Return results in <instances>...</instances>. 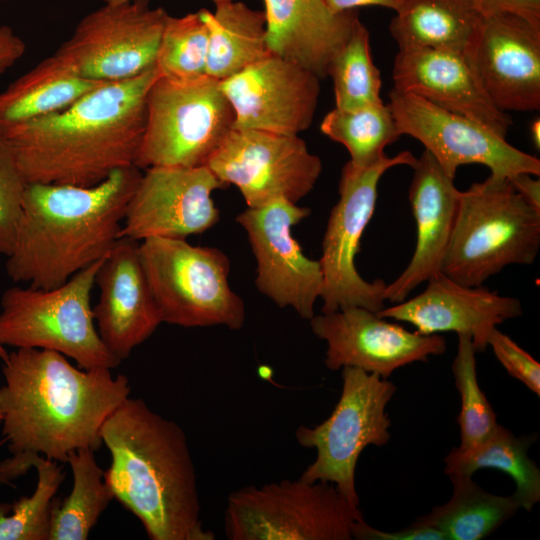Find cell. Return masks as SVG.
<instances>
[{"mask_svg": "<svg viewBox=\"0 0 540 540\" xmlns=\"http://www.w3.org/2000/svg\"><path fill=\"white\" fill-rule=\"evenodd\" d=\"M535 436H515L510 430L497 425L480 443L453 448L445 457L447 476H469L482 468H493L508 474L516 483V497L520 508L531 511L540 501V470L528 456Z\"/></svg>", "mask_w": 540, "mask_h": 540, "instance_id": "obj_28", "label": "cell"}, {"mask_svg": "<svg viewBox=\"0 0 540 540\" xmlns=\"http://www.w3.org/2000/svg\"><path fill=\"white\" fill-rule=\"evenodd\" d=\"M540 249V210L509 178L489 175L461 191L440 272L466 286H481L508 265L532 264Z\"/></svg>", "mask_w": 540, "mask_h": 540, "instance_id": "obj_5", "label": "cell"}, {"mask_svg": "<svg viewBox=\"0 0 540 540\" xmlns=\"http://www.w3.org/2000/svg\"><path fill=\"white\" fill-rule=\"evenodd\" d=\"M139 241L120 237L103 259L92 308L98 334L120 361L127 359L162 323L139 254Z\"/></svg>", "mask_w": 540, "mask_h": 540, "instance_id": "obj_20", "label": "cell"}, {"mask_svg": "<svg viewBox=\"0 0 540 540\" xmlns=\"http://www.w3.org/2000/svg\"><path fill=\"white\" fill-rule=\"evenodd\" d=\"M487 346L492 348L494 355L510 376L522 382L537 396L540 395L539 362L497 327L491 330Z\"/></svg>", "mask_w": 540, "mask_h": 540, "instance_id": "obj_37", "label": "cell"}, {"mask_svg": "<svg viewBox=\"0 0 540 540\" xmlns=\"http://www.w3.org/2000/svg\"><path fill=\"white\" fill-rule=\"evenodd\" d=\"M403 0H324L329 9L335 13L355 10L363 6H379L396 11Z\"/></svg>", "mask_w": 540, "mask_h": 540, "instance_id": "obj_43", "label": "cell"}, {"mask_svg": "<svg viewBox=\"0 0 540 540\" xmlns=\"http://www.w3.org/2000/svg\"><path fill=\"white\" fill-rule=\"evenodd\" d=\"M155 67L103 83L68 108L3 133L26 182L92 186L134 165Z\"/></svg>", "mask_w": 540, "mask_h": 540, "instance_id": "obj_2", "label": "cell"}, {"mask_svg": "<svg viewBox=\"0 0 540 540\" xmlns=\"http://www.w3.org/2000/svg\"><path fill=\"white\" fill-rule=\"evenodd\" d=\"M482 17L499 13L521 16L540 27V0H471Z\"/></svg>", "mask_w": 540, "mask_h": 540, "instance_id": "obj_39", "label": "cell"}, {"mask_svg": "<svg viewBox=\"0 0 540 540\" xmlns=\"http://www.w3.org/2000/svg\"><path fill=\"white\" fill-rule=\"evenodd\" d=\"M310 209L285 199L248 208L236 220L244 228L257 261L255 284L277 306L291 307L310 320L323 288L319 260L308 258L291 229Z\"/></svg>", "mask_w": 540, "mask_h": 540, "instance_id": "obj_15", "label": "cell"}, {"mask_svg": "<svg viewBox=\"0 0 540 540\" xmlns=\"http://www.w3.org/2000/svg\"><path fill=\"white\" fill-rule=\"evenodd\" d=\"M388 106L401 135L421 142L452 178L460 166L468 164L483 165L489 168L490 175L501 178L540 174L538 158L471 118L395 89L389 92Z\"/></svg>", "mask_w": 540, "mask_h": 540, "instance_id": "obj_14", "label": "cell"}, {"mask_svg": "<svg viewBox=\"0 0 540 540\" xmlns=\"http://www.w3.org/2000/svg\"><path fill=\"white\" fill-rule=\"evenodd\" d=\"M309 321L316 337L326 342L324 363L332 371L354 367L387 379L396 369L425 362L447 347L438 334L408 331L364 307L321 313Z\"/></svg>", "mask_w": 540, "mask_h": 540, "instance_id": "obj_17", "label": "cell"}, {"mask_svg": "<svg viewBox=\"0 0 540 540\" xmlns=\"http://www.w3.org/2000/svg\"><path fill=\"white\" fill-rule=\"evenodd\" d=\"M103 83L83 78L54 52L0 93V133L62 111Z\"/></svg>", "mask_w": 540, "mask_h": 540, "instance_id": "obj_25", "label": "cell"}, {"mask_svg": "<svg viewBox=\"0 0 540 540\" xmlns=\"http://www.w3.org/2000/svg\"><path fill=\"white\" fill-rule=\"evenodd\" d=\"M416 160L406 150L392 157L386 155L366 168L355 167L349 161L344 165L339 200L330 213L319 259L323 273L321 313L354 306L377 313L385 307L387 284L382 279L365 280L357 271L355 256L376 207L381 177L395 166L413 167Z\"/></svg>", "mask_w": 540, "mask_h": 540, "instance_id": "obj_11", "label": "cell"}, {"mask_svg": "<svg viewBox=\"0 0 540 540\" xmlns=\"http://www.w3.org/2000/svg\"><path fill=\"white\" fill-rule=\"evenodd\" d=\"M38 480L31 496L0 504V540H49L55 495L65 478L63 463L34 455Z\"/></svg>", "mask_w": 540, "mask_h": 540, "instance_id": "obj_32", "label": "cell"}, {"mask_svg": "<svg viewBox=\"0 0 540 540\" xmlns=\"http://www.w3.org/2000/svg\"><path fill=\"white\" fill-rule=\"evenodd\" d=\"M5 443V438L0 440V447ZM33 458L30 454H15L0 462V484L15 487L13 481L33 468Z\"/></svg>", "mask_w": 540, "mask_h": 540, "instance_id": "obj_41", "label": "cell"}, {"mask_svg": "<svg viewBox=\"0 0 540 540\" xmlns=\"http://www.w3.org/2000/svg\"><path fill=\"white\" fill-rule=\"evenodd\" d=\"M206 166L241 192L248 208L285 199L297 203L317 183L321 159L298 135L232 129Z\"/></svg>", "mask_w": 540, "mask_h": 540, "instance_id": "obj_13", "label": "cell"}, {"mask_svg": "<svg viewBox=\"0 0 540 540\" xmlns=\"http://www.w3.org/2000/svg\"><path fill=\"white\" fill-rule=\"evenodd\" d=\"M267 42L277 56L328 76L332 60L360 21L355 10L335 13L324 0H264Z\"/></svg>", "mask_w": 540, "mask_h": 540, "instance_id": "obj_24", "label": "cell"}, {"mask_svg": "<svg viewBox=\"0 0 540 540\" xmlns=\"http://www.w3.org/2000/svg\"><path fill=\"white\" fill-rule=\"evenodd\" d=\"M139 254L162 323L242 328L245 305L230 287V261L221 250L151 237L139 243Z\"/></svg>", "mask_w": 540, "mask_h": 540, "instance_id": "obj_7", "label": "cell"}, {"mask_svg": "<svg viewBox=\"0 0 540 540\" xmlns=\"http://www.w3.org/2000/svg\"><path fill=\"white\" fill-rule=\"evenodd\" d=\"M531 136L534 142V145L539 149L540 147V121L535 119L531 125Z\"/></svg>", "mask_w": 540, "mask_h": 540, "instance_id": "obj_44", "label": "cell"}, {"mask_svg": "<svg viewBox=\"0 0 540 540\" xmlns=\"http://www.w3.org/2000/svg\"><path fill=\"white\" fill-rule=\"evenodd\" d=\"M234 116L233 129L298 135L308 129L320 95V78L271 54L220 81Z\"/></svg>", "mask_w": 540, "mask_h": 540, "instance_id": "obj_18", "label": "cell"}, {"mask_svg": "<svg viewBox=\"0 0 540 540\" xmlns=\"http://www.w3.org/2000/svg\"><path fill=\"white\" fill-rule=\"evenodd\" d=\"M199 14L209 31L207 76L223 81L272 54L264 11L234 0Z\"/></svg>", "mask_w": 540, "mask_h": 540, "instance_id": "obj_27", "label": "cell"}, {"mask_svg": "<svg viewBox=\"0 0 540 540\" xmlns=\"http://www.w3.org/2000/svg\"><path fill=\"white\" fill-rule=\"evenodd\" d=\"M104 4H118V3H123V2H127V1H132V0H101ZM215 5L217 4H220V3H224V2H230V1H234V0H212Z\"/></svg>", "mask_w": 540, "mask_h": 540, "instance_id": "obj_45", "label": "cell"}, {"mask_svg": "<svg viewBox=\"0 0 540 540\" xmlns=\"http://www.w3.org/2000/svg\"><path fill=\"white\" fill-rule=\"evenodd\" d=\"M103 259L52 289H7L0 301V343L53 350L84 369L119 366L122 361L106 348L98 334L91 307V292Z\"/></svg>", "mask_w": 540, "mask_h": 540, "instance_id": "obj_6", "label": "cell"}, {"mask_svg": "<svg viewBox=\"0 0 540 540\" xmlns=\"http://www.w3.org/2000/svg\"><path fill=\"white\" fill-rule=\"evenodd\" d=\"M393 89L412 93L448 111L471 118L506 138L513 121L481 87L470 55L424 47L399 48L392 69Z\"/></svg>", "mask_w": 540, "mask_h": 540, "instance_id": "obj_22", "label": "cell"}, {"mask_svg": "<svg viewBox=\"0 0 540 540\" xmlns=\"http://www.w3.org/2000/svg\"><path fill=\"white\" fill-rule=\"evenodd\" d=\"M476 353L470 336L458 334L457 353L452 364V372L455 387L461 397V410L457 417L461 433V448L480 443L498 425L496 414L477 381Z\"/></svg>", "mask_w": 540, "mask_h": 540, "instance_id": "obj_35", "label": "cell"}, {"mask_svg": "<svg viewBox=\"0 0 540 540\" xmlns=\"http://www.w3.org/2000/svg\"><path fill=\"white\" fill-rule=\"evenodd\" d=\"M320 128L345 146L349 162L358 168L378 162L386 156L384 149L401 136L390 107L383 102L352 109L335 107L325 115Z\"/></svg>", "mask_w": 540, "mask_h": 540, "instance_id": "obj_31", "label": "cell"}, {"mask_svg": "<svg viewBox=\"0 0 540 540\" xmlns=\"http://www.w3.org/2000/svg\"><path fill=\"white\" fill-rule=\"evenodd\" d=\"M26 51L25 42L6 25L0 26V74L11 68Z\"/></svg>", "mask_w": 540, "mask_h": 540, "instance_id": "obj_40", "label": "cell"}, {"mask_svg": "<svg viewBox=\"0 0 540 540\" xmlns=\"http://www.w3.org/2000/svg\"><path fill=\"white\" fill-rule=\"evenodd\" d=\"M453 485L450 500L434 506L415 521L440 531L445 540H481L514 516L520 505L514 496L487 492L469 476H448Z\"/></svg>", "mask_w": 540, "mask_h": 540, "instance_id": "obj_29", "label": "cell"}, {"mask_svg": "<svg viewBox=\"0 0 540 540\" xmlns=\"http://www.w3.org/2000/svg\"><path fill=\"white\" fill-rule=\"evenodd\" d=\"M352 538L357 540H445L437 529L414 521L399 531L387 532L368 525L363 518L352 526Z\"/></svg>", "mask_w": 540, "mask_h": 540, "instance_id": "obj_38", "label": "cell"}, {"mask_svg": "<svg viewBox=\"0 0 540 540\" xmlns=\"http://www.w3.org/2000/svg\"><path fill=\"white\" fill-rule=\"evenodd\" d=\"M413 168L409 201L416 224V244L404 271L384 290L393 304L407 299L420 284L438 274L453 232L461 191L454 178L424 149Z\"/></svg>", "mask_w": 540, "mask_h": 540, "instance_id": "obj_23", "label": "cell"}, {"mask_svg": "<svg viewBox=\"0 0 540 540\" xmlns=\"http://www.w3.org/2000/svg\"><path fill=\"white\" fill-rule=\"evenodd\" d=\"M119 168L92 186L26 184L6 274L14 283L52 289L103 259L120 238L142 172Z\"/></svg>", "mask_w": 540, "mask_h": 540, "instance_id": "obj_3", "label": "cell"}, {"mask_svg": "<svg viewBox=\"0 0 540 540\" xmlns=\"http://www.w3.org/2000/svg\"><path fill=\"white\" fill-rule=\"evenodd\" d=\"M168 15L148 0L104 4L82 18L55 53L89 80L134 78L155 67Z\"/></svg>", "mask_w": 540, "mask_h": 540, "instance_id": "obj_12", "label": "cell"}, {"mask_svg": "<svg viewBox=\"0 0 540 540\" xmlns=\"http://www.w3.org/2000/svg\"><path fill=\"white\" fill-rule=\"evenodd\" d=\"M395 12L389 30L399 48L470 55L482 21L471 0H403Z\"/></svg>", "mask_w": 540, "mask_h": 540, "instance_id": "obj_26", "label": "cell"}, {"mask_svg": "<svg viewBox=\"0 0 540 540\" xmlns=\"http://www.w3.org/2000/svg\"><path fill=\"white\" fill-rule=\"evenodd\" d=\"M94 452L80 448L68 455L73 487L63 501L58 499L55 504L49 540H86L114 499Z\"/></svg>", "mask_w": 540, "mask_h": 540, "instance_id": "obj_30", "label": "cell"}, {"mask_svg": "<svg viewBox=\"0 0 540 540\" xmlns=\"http://www.w3.org/2000/svg\"><path fill=\"white\" fill-rule=\"evenodd\" d=\"M209 31L199 11L168 15L161 35L155 68L161 77L192 79L206 75Z\"/></svg>", "mask_w": 540, "mask_h": 540, "instance_id": "obj_34", "label": "cell"}, {"mask_svg": "<svg viewBox=\"0 0 540 540\" xmlns=\"http://www.w3.org/2000/svg\"><path fill=\"white\" fill-rule=\"evenodd\" d=\"M470 58L481 87L499 110H539L540 27L511 13L484 16Z\"/></svg>", "mask_w": 540, "mask_h": 540, "instance_id": "obj_19", "label": "cell"}, {"mask_svg": "<svg viewBox=\"0 0 540 540\" xmlns=\"http://www.w3.org/2000/svg\"><path fill=\"white\" fill-rule=\"evenodd\" d=\"M335 107L358 108L383 102L380 97L381 75L370 50L369 31L359 21L329 67Z\"/></svg>", "mask_w": 540, "mask_h": 540, "instance_id": "obj_33", "label": "cell"}, {"mask_svg": "<svg viewBox=\"0 0 540 540\" xmlns=\"http://www.w3.org/2000/svg\"><path fill=\"white\" fill-rule=\"evenodd\" d=\"M110 370L75 367L53 350L9 353L0 414L12 455L38 454L64 464L80 448L99 450L103 423L130 394L128 378Z\"/></svg>", "mask_w": 540, "mask_h": 540, "instance_id": "obj_1", "label": "cell"}, {"mask_svg": "<svg viewBox=\"0 0 540 540\" xmlns=\"http://www.w3.org/2000/svg\"><path fill=\"white\" fill-rule=\"evenodd\" d=\"M7 351L5 350L4 346L0 343V358L5 361L8 358ZM0 425H1V414H0Z\"/></svg>", "mask_w": 540, "mask_h": 540, "instance_id": "obj_46", "label": "cell"}, {"mask_svg": "<svg viewBox=\"0 0 540 540\" xmlns=\"http://www.w3.org/2000/svg\"><path fill=\"white\" fill-rule=\"evenodd\" d=\"M510 181L516 190L536 209L540 210V181L534 175L522 173Z\"/></svg>", "mask_w": 540, "mask_h": 540, "instance_id": "obj_42", "label": "cell"}, {"mask_svg": "<svg viewBox=\"0 0 540 540\" xmlns=\"http://www.w3.org/2000/svg\"><path fill=\"white\" fill-rule=\"evenodd\" d=\"M111 454L104 478L151 540H214L203 527L187 437L143 399L127 397L100 430Z\"/></svg>", "mask_w": 540, "mask_h": 540, "instance_id": "obj_4", "label": "cell"}, {"mask_svg": "<svg viewBox=\"0 0 540 540\" xmlns=\"http://www.w3.org/2000/svg\"><path fill=\"white\" fill-rule=\"evenodd\" d=\"M220 81L158 77L146 97V122L134 160L139 169L206 166L234 128Z\"/></svg>", "mask_w": 540, "mask_h": 540, "instance_id": "obj_8", "label": "cell"}, {"mask_svg": "<svg viewBox=\"0 0 540 540\" xmlns=\"http://www.w3.org/2000/svg\"><path fill=\"white\" fill-rule=\"evenodd\" d=\"M418 295L377 314L407 322L424 335L453 331L470 336L476 352H484L491 330L522 315L521 301L481 286L462 285L443 273L431 277Z\"/></svg>", "mask_w": 540, "mask_h": 540, "instance_id": "obj_21", "label": "cell"}, {"mask_svg": "<svg viewBox=\"0 0 540 540\" xmlns=\"http://www.w3.org/2000/svg\"><path fill=\"white\" fill-rule=\"evenodd\" d=\"M361 518L332 483L283 479L230 493L224 531L229 540H351Z\"/></svg>", "mask_w": 540, "mask_h": 540, "instance_id": "obj_9", "label": "cell"}, {"mask_svg": "<svg viewBox=\"0 0 540 540\" xmlns=\"http://www.w3.org/2000/svg\"><path fill=\"white\" fill-rule=\"evenodd\" d=\"M25 187L15 156L0 134V255L5 257L14 243Z\"/></svg>", "mask_w": 540, "mask_h": 540, "instance_id": "obj_36", "label": "cell"}, {"mask_svg": "<svg viewBox=\"0 0 540 540\" xmlns=\"http://www.w3.org/2000/svg\"><path fill=\"white\" fill-rule=\"evenodd\" d=\"M0 1H3V0H0Z\"/></svg>", "mask_w": 540, "mask_h": 540, "instance_id": "obj_47", "label": "cell"}, {"mask_svg": "<svg viewBox=\"0 0 540 540\" xmlns=\"http://www.w3.org/2000/svg\"><path fill=\"white\" fill-rule=\"evenodd\" d=\"M225 186L207 166L147 168L128 203L120 237L140 242L203 233L219 221L212 192Z\"/></svg>", "mask_w": 540, "mask_h": 540, "instance_id": "obj_16", "label": "cell"}, {"mask_svg": "<svg viewBox=\"0 0 540 540\" xmlns=\"http://www.w3.org/2000/svg\"><path fill=\"white\" fill-rule=\"evenodd\" d=\"M395 392L396 386L387 379L343 367L341 395L330 416L313 427L300 425L295 432L300 446L316 450L315 460L299 479L332 483L348 502L359 506L357 461L368 445L381 447L390 440L386 406Z\"/></svg>", "mask_w": 540, "mask_h": 540, "instance_id": "obj_10", "label": "cell"}]
</instances>
